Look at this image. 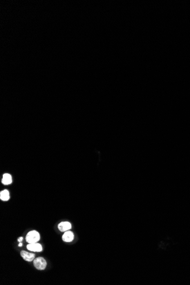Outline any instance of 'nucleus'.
I'll list each match as a JSON object with an SVG mask.
<instances>
[{
	"instance_id": "obj_1",
	"label": "nucleus",
	"mask_w": 190,
	"mask_h": 285,
	"mask_svg": "<svg viewBox=\"0 0 190 285\" xmlns=\"http://www.w3.org/2000/svg\"><path fill=\"white\" fill-rule=\"evenodd\" d=\"M39 240H40V234L37 231H30L26 236V241L29 244L37 243Z\"/></svg>"
},
{
	"instance_id": "obj_2",
	"label": "nucleus",
	"mask_w": 190,
	"mask_h": 285,
	"mask_svg": "<svg viewBox=\"0 0 190 285\" xmlns=\"http://www.w3.org/2000/svg\"><path fill=\"white\" fill-rule=\"evenodd\" d=\"M33 264L34 267L39 271L44 270L47 266L46 261L44 260V258L41 257L35 258L33 261Z\"/></svg>"
},
{
	"instance_id": "obj_3",
	"label": "nucleus",
	"mask_w": 190,
	"mask_h": 285,
	"mask_svg": "<svg viewBox=\"0 0 190 285\" xmlns=\"http://www.w3.org/2000/svg\"><path fill=\"white\" fill-rule=\"evenodd\" d=\"M21 256L24 259V260L27 262H31L35 259V254L32 253H29L26 251H22L20 253Z\"/></svg>"
},
{
	"instance_id": "obj_4",
	"label": "nucleus",
	"mask_w": 190,
	"mask_h": 285,
	"mask_svg": "<svg viewBox=\"0 0 190 285\" xmlns=\"http://www.w3.org/2000/svg\"><path fill=\"white\" fill-rule=\"evenodd\" d=\"M27 249L29 251L34 252H40L42 251V246L39 243H33V244H29L27 245Z\"/></svg>"
},
{
	"instance_id": "obj_5",
	"label": "nucleus",
	"mask_w": 190,
	"mask_h": 285,
	"mask_svg": "<svg viewBox=\"0 0 190 285\" xmlns=\"http://www.w3.org/2000/svg\"><path fill=\"white\" fill-rule=\"evenodd\" d=\"M59 230L60 232H66V231H69V229H71L72 228V225L71 224L68 222V221H64V222H61L58 224Z\"/></svg>"
},
{
	"instance_id": "obj_6",
	"label": "nucleus",
	"mask_w": 190,
	"mask_h": 285,
	"mask_svg": "<svg viewBox=\"0 0 190 285\" xmlns=\"http://www.w3.org/2000/svg\"><path fill=\"white\" fill-rule=\"evenodd\" d=\"M74 239V235L73 232L71 231H67L64 232L62 236V240L66 242H70L73 241Z\"/></svg>"
},
{
	"instance_id": "obj_7",
	"label": "nucleus",
	"mask_w": 190,
	"mask_h": 285,
	"mask_svg": "<svg viewBox=\"0 0 190 285\" xmlns=\"http://www.w3.org/2000/svg\"><path fill=\"white\" fill-rule=\"evenodd\" d=\"M12 182V178L10 174H5L3 175V178L2 179V183L5 185L10 184Z\"/></svg>"
},
{
	"instance_id": "obj_8",
	"label": "nucleus",
	"mask_w": 190,
	"mask_h": 285,
	"mask_svg": "<svg viewBox=\"0 0 190 285\" xmlns=\"http://www.w3.org/2000/svg\"><path fill=\"white\" fill-rule=\"evenodd\" d=\"M0 199H1V200H3V201H8L10 199L9 191L6 190H5L1 192V193H0Z\"/></svg>"
},
{
	"instance_id": "obj_9",
	"label": "nucleus",
	"mask_w": 190,
	"mask_h": 285,
	"mask_svg": "<svg viewBox=\"0 0 190 285\" xmlns=\"http://www.w3.org/2000/svg\"><path fill=\"white\" fill-rule=\"evenodd\" d=\"M23 240V237H21L19 238V239H18V241H19L20 242H21V241H22Z\"/></svg>"
},
{
	"instance_id": "obj_10",
	"label": "nucleus",
	"mask_w": 190,
	"mask_h": 285,
	"mask_svg": "<svg viewBox=\"0 0 190 285\" xmlns=\"http://www.w3.org/2000/svg\"><path fill=\"white\" fill-rule=\"evenodd\" d=\"M18 246H22V244L21 242H20V244L18 245Z\"/></svg>"
}]
</instances>
